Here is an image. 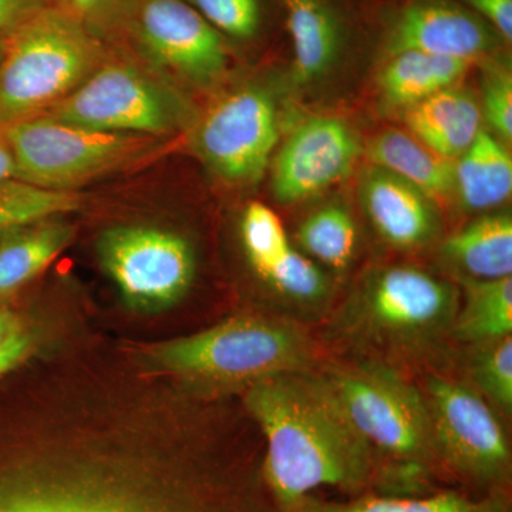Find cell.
Segmentation results:
<instances>
[{"mask_svg":"<svg viewBox=\"0 0 512 512\" xmlns=\"http://www.w3.org/2000/svg\"><path fill=\"white\" fill-rule=\"evenodd\" d=\"M437 457L463 476L498 483L511 470V446L495 409L470 384L430 376L420 387Z\"/></svg>","mask_w":512,"mask_h":512,"instance_id":"10","label":"cell"},{"mask_svg":"<svg viewBox=\"0 0 512 512\" xmlns=\"http://www.w3.org/2000/svg\"><path fill=\"white\" fill-rule=\"evenodd\" d=\"M460 289L416 266L369 272L330 320L340 345L386 357H416L450 338Z\"/></svg>","mask_w":512,"mask_h":512,"instance_id":"2","label":"cell"},{"mask_svg":"<svg viewBox=\"0 0 512 512\" xmlns=\"http://www.w3.org/2000/svg\"><path fill=\"white\" fill-rule=\"evenodd\" d=\"M10 180H15V163H13L5 131L0 128V184Z\"/></svg>","mask_w":512,"mask_h":512,"instance_id":"37","label":"cell"},{"mask_svg":"<svg viewBox=\"0 0 512 512\" xmlns=\"http://www.w3.org/2000/svg\"><path fill=\"white\" fill-rule=\"evenodd\" d=\"M146 359L154 369L187 382L247 389L266 377L313 367V345L291 322L238 316L151 346Z\"/></svg>","mask_w":512,"mask_h":512,"instance_id":"3","label":"cell"},{"mask_svg":"<svg viewBox=\"0 0 512 512\" xmlns=\"http://www.w3.org/2000/svg\"><path fill=\"white\" fill-rule=\"evenodd\" d=\"M245 407L266 440L265 477L284 510L320 487L357 490L375 453L320 370H291L245 389Z\"/></svg>","mask_w":512,"mask_h":512,"instance_id":"1","label":"cell"},{"mask_svg":"<svg viewBox=\"0 0 512 512\" xmlns=\"http://www.w3.org/2000/svg\"><path fill=\"white\" fill-rule=\"evenodd\" d=\"M97 252L121 298L137 312H161L177 305L194 282V248L177 232L121 225L101 234Z\"/></svg>","mask_w":512,"mask_h":512,"instance_id":"9","label":"cell"},{"mask_svg":"<svg viewBox=\"0 0 512 512\" xmlns=\"http://www.w3.org/2000/svg\"><path fill=\"white\" fill-rule=\"evenodd\" d=\"M458 284L451 339L471 346L512 336V276L491 281L460 276Z\"/></svg>","mask_w":512,"mask_h":512,"instance_id":"23","label":"cell"},{"mask_svg":"<svg viewBox=\"0 0 512 512\" xmlns=\"http://www.w3.org/2000/svg\"><path fill=\"white\" fill-rule=\"evenodd\" d=\"M279 138L278 110L258 86L222 97L195 124L192 148L202 163L232 185L261 180Z\"/></svg>","mask_w":512,"mask_h":512,"instance_id":"11","label":"cell"},{"mask_svg":"<svg viewBox=\"0 0 512 512\" xmlns=\"http://www.w3.org/2000/svg\"><path fill=\"white\" fill-rule=\"evenodd\" d=\"M218 32L238 39L254 36L259 26L258 0H187Z\"/></svg>","mask_w":512,"mask_h":512,"instance_id":"31","label":"cell"},{"mask_svg":"<svg viewBox=\"0 0 512 512\" xmlns=\"http://www.w3.org/2000/svg\"><path fill=\"white\" fill-rule=\"evenodd\" d=\"M82 198L76 192L43 190L18 180L0 184V235L10 229L76 211Z\"/></svg>","mask_w":512,"mask_h":512,"instance_id":"27","label":"cell"},{"mask_svg":"<svg viewBox=\"0 0 512 512\" xmlns=\"http://www.w3.org/2000/svg\"><path fill=\"white\" fill-rule=\"evenodd\" d=\"M476 15L487 20L504 42L512 40V0H463Z\"/></svg>","mask_w":512,"mask_h":512,"instance_id":"33","label":"cell"},{"mask_svg":"<svg viewBox=\"0 0 512 512\" xmlns=\"http://www.w3.org/2000/svg\"><path fill=\"white\" fill-rule=\"evenodd\" d=\"M138 42L151 62L198 89H211L228 70L224 39L187 0H138Z\"/></svg>","mask_w":512,"mask_h":512,"instance_id":"12","label":"cell"},{"mask_svg":"<svg viewBox=\"0 0 512 512\" xmlns=\"http://www.w3.org/2000/svg\"><path fill=\"white\" fill-rule=\"evenodd\" d=\"M481 116L487 130L505 146L512 141V76L500 64H485L481 73Z\"/></svg>","mask_w":512,"mask_h":512,"instance_id":"30","label":"cell"},{"mask_svg":"<svg viewBox=\"0 0 512 512\" xmlns=\"http://www.w3.org/2000/svg\"><path fill=\"white\" fill-rule=\"evenodd\" d=\"M497 33L480 16L450 0H414L394 22L387 55L421 52L477 62L493 53Z\"/></svg>","mask_w":512,"mask_h":512,"instance_id":"14","label":"cell"},{"mask_svg":"<svg viewBox=\"0 0 512 512\" xmlns=\"http://www.w3.org/2000/svg\"><path fill=\"white\" fill-rule=\"evenodd\" d=\"M73 238V225L60 217L20 225L0 235V301L42 274Z\"/></svg>","mask_w":512,"mask_h":512,"instance_id":"17","label":"cell"},{"mask_svg":"<svg viewBox=\"0 0 512 512\" xmlns=\"http://www.w3.org/2000/svg\"><path fill=\"white\" fill-rule=\"evenodd\" d=\"M42 114L89 130L156 138L192 120L190 104L173 87L131 64L107 60Z\"/></svg>","mask_w":512,"mask_h":512,"instance_id":"8","label":"cell"},{"mask_svg":"<svg viewBox=\"0 0 512 512\" xmlns=\"http://www.w3.org/2000/svg\"><path fill=\"white\" fill-rule=\"evenodd\" d=\"M45 6V0H0V45Z\"/></svg>","mask_w":512,"mask_h":512,"instance_id":"34","label":"cell"},{"mask_svg":"<svg viewBox=\"0 0 512 512\" xmlns=\"http://www.w3.org/2000/svg\"><path fill=\"white\" fill-rule=\"evenodd\" d=\"M3 131L15 163V180L52 191L74 192L128 170L160 146L156 137L89 130L45 114Z\"/></svg>","mask_w":512,"mask_h":512,"instance_id":"6","label":"cell"},{"mask_svg":"<svg viewBox=\"0 0 512 512\" xmlns=\"http://www.w3.org/2000/svg\"><path fill=\"white\" fill-rule=\"evenodd\" d=\"M357 133L339 117L303 121L286 138L272 167V192L285 205L315 197L345 180L362 154Z\"/></svg>","mask_w":512,"mask_h":512,"instance_id":"13","label":"cell"},{"mask_svg":"<svg viewBox=\"0 0 512 512\" xmlns=\"http://www.w3.org/2000/svg\"><path fill=\"white\" fill-rule=\"evenodd\" d=\"M28 335L12 313L0 308V357L5 356L23 336Z\"/></svg>","mask_w":512,"mask_h":512,"instance_id":"35","label":"cell"},{"mask_svg":"<svg viewBox=\"0 0 512 512\" xmlns=\"http://www.w3.org/2000/svg\"><path fill=\"white\" fill-rule=\"evenodd\" d=\"M404 123L420 143L450 161L463 156L484 128L477 97L460 84L404 110Z\"/></svg>","mask_w":512,"mask_h":512,"instance_id":"16","label":"cell"},{"mask_svg":"<svg viewBox=\"0 0 512 512\" xmlns=\"http://www.w3.org/2000/svg\"><path fill=\"white\" fill-rule=\"evenodd\" d=\"M359 195L367 220L390 247L416 251L439 237L433 198L399 175L370 164L360 177Z\"/></svg>","mask_w":512,"mask_h":512,"instance_id":"15","label":"cell"},{"mask_svg":"<svg viewBox=\"0 0 512 512\" xmlns=\"http://www.w3.org/2000/svg\"><path fill=\"white\" fill-rule=\"evenodd\" d=\"M106 60L96 33L60 8L40 9L3 43L0 128L45 113Z\"/></svg>","mask_w":512,"mask_h":512,"instance_id":"4","label":"cell"},{"mask_svg":"<svg viewBox=\"0 0 512 512\" xmlns=\"http://www.w3.org/2000/svg\"><path fill=\"white\" fill-rule=\"evenodd\" d=\"M296 239L316 264L343 272L352 264L357 249V227L348 208L330 204L319 208L302 221Z\"/></svg>","mask_w":512,"mask_h":512,"instance_id":"25","label":"cell"},{"mask_svg":"<svg viewBox=\"0 0 512 512\" xmlns=\"http://www.w3.org/2000/svg\"><path fill=\"white\" fill-rule=\"evenodd\" d=\"M512 160L503 141L487 128L454 161V195L468 211H490L510 200Z\"/></svg>","mask_w":512,"mask_h":512,"instance_id":"19","label":"cell"},{"mask_svg":"<svg viewBox=\"0 0 512 512\" xmlns=\"http://www.w3.org/2000/svg\"><path fill=\"white\" fill-rule=\"evenodd\" d=\"M259 278L285 301L301 308H319L329 299V276L313 259L293 247Z\"/></svg>","mask_w":512,"mask_h":512,"instance_id":"26","label":"cell"},{"mask_svg":"<svg viewBox=\"0 0 512 512\" xmlns=\"http://www.w3.org/2000/svg\"><path fill=\"white\" fill-rule=\"evenodd\" d=\"M468 384L494 409L512 413V336L470 346Z\"/></svg>","mask_w":512,"mask_h":512,"instance_id":"28","label":"cell"},{"mask_svg":"<svg viewBox=\"0 0 512 512\" xmlns=\"http://www.w3.org/2000/svg\"><path fill=\"white\" fill-rule=\"evenodd\" d=\"M0 512H194L140 474L86 461L0 463Z\"/></svg>","mask_w":512,"mask_h":512,"instance_id":"5","label":"cell"},{"mask_svg":"<svg viewBox=\"0 0 512 512\" xmlns=\"http://www.w3.org/2000/svg\"><path fill=\"white\" fill-rule=\"evenodd\" d=\"M241 238L249 264L258 276L292 247L278 215L261 202H251L245 208Z\"/></svg>","mask_w":512,"mask_h":512,"instance_id":"29","label":"cell"},{"mask_svg":"<svg viewBox=\"0 0 512 512\" xmlns=\"http://www.w3.org/2000/svg\"><path fill=\"white\" fill-rule=\"evenodd\" d=\"M440 254L464 278L512 276L511 214L495 212L471 221L441 242Z\"/></svg>","mask_w":512,"mask_h":512,"instance_id":"18","label":"cell"},{"mask_svg":"<svg viewBox=\"0 0 512 512\" xmlns=\"http://www.w3.org/2000/svg\"><path fill=\"white\" fill-rule=\"evenodd\" d=\"M3 45H0V56H2Z\"/></svg>","mask_w":512,"mask_h":512,"instance_id":"38","label":"cell"},{"mask_svg":"<svg viewBox=\"0 0 512 512\" xmlns=\"http://www.w3.org/2000/svg\"><path fill=\"white\" fill-rule=\"evenodd\" d=\"M293 45V79L309 84L322 79L336 62L338 20L323 0H284Z\"/></svg>","mask_w":512,"mask_h":512,"instance_id":"20","label":"cell"},{"mask_svg":"<svg viewBox=\"0 0 512 512\" xmlns=\"http://www.w3.org/2000/svg\"><path fill=\"white\" fill-rule=\"evenodd\" d=\"M366 153L370 164L399 175L434 201L454 195V161L437 156L407 131L383 130Z\"/></svg>","mask_w":512,"mask_h":512,"instance_id":"21","label":"cell"},{"mask_svg":"<svg viewBox=\"0 0 512 512\" xmlns=\"http://www.w3.org/2000/svg\"><path fill=\"white\" fill-rule=\"evenodd\" d=\"M471 62L421 52H402L389 57L379 76L384 103L407 110L447 87L460 84Z\"/></svg>","mask_w":512,"mask_h":512,"instance_id":"22","label":"cell"},{"mask_svg":"<svg viewBox=\"0 0 512 512\" xmlns=\"http://www.w3.org/2000/svg\"><path fill=\"white\" fill-rule=\"evenodd\" d=\"M66 10L93 33L109 29L126 15L127 0H63Z\"/></svg>","mask_w":512,"mask_h":512,"instance_id":"32","label":"cell"},{"mask_svg":"<svg viewBox=\"0 0 512 512\" xmlns=\"http://www.w3.org/2000/svg\"><path fill=\"white\" fill-rule=\"evenodd\" d=\"M285 512H510V503L504 495L471 498L453 491L421 498L367 495L346 503L308 495Z\"/></svg>","mask_w":512,"mask_h":512,"instance_id":"24","label":"cell"},{"mask_svg":"<svg viewBox=\"0 0 512 512\" xmlns=\"http://www.w3.org/2000/svg\"><path fill=\"white\" fill-rule=\"evenodd\" d=\"M30 350H32V338L29 335L23 336L18 345L13 346L5 356L0 357V376L6 375L10 370L23 363Z\"/></svg>","mask_w":512,"mask_h":512,"instance_id":"36","label":"cell"},{"mask_svg":"<svg viewBox=\"0 0 512 512\" xmlns=\"http://www.w3.org/2000/svg\"><path fill=\"white\" fill-rule=\"evenodd\" d=\"M0 303H2V301H0Z\"/></svg>","mask_w":512,"mask_h":512,"instance_id":"39","label":"cell"},{"mask_svg":"<svg viewBox=\"0 0 512 512\" xmlns=\"http://www.w3.org/2000/svg\"><path fill=\"white\" fill-rule=\"evenodd\" d=\"M320 372L373 453L409 464L437 457L424 394L392 366L366 360Z\"/></svg>","mask_w":512,"mask_h":512,"instance_id":"7","label":"cell"}]
</instances>
